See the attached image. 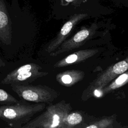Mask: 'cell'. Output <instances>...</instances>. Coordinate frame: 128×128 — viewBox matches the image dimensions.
<instances>
[{
    "label": "cell",
    "instance_id": "obj_3",
    "mask_svg": "<svg viewBox=\"0 0 128 128\" xmlns=\"http://www.w3.org/2000/svg\"><path fill=\"white\" fill-rule=\"evenodd\" d=\"M54 10L58 13L70 16L76 14L92 13L107 11L110 10L102 4V0H56Z\"/></svg>",
    "mask_w": 128,
    "mask_h": 128
},
{
    "label": "cell",
    "instance_id": "obj_9",
    "mask_svg": "<svg viewBox=\"0 0 128 128\" xmlns=\"http://www.w3.org/2000/svg\"><path fill=\"white\" fill-rule=\"evenodd\" d=\"M98 51V50L96 49H88L76 52L56 62L54 67L60 68L70 64H76L93 56Z\"/></svg>",
    "mask_w": 128,
    "mask_h": 128
},
{
    "label": "cell",
    "instance_id": "obj_2",
    "mask_svg": "<svg viewBox=\"0 0 128 128\" xmlns=\"http://www.w3.org/2000/svg\"><path fill=\"white\" fill-rule=\"evenodd\" d=\"M71 110L70 104L60 102L52 104L35 118L24 124L22 128H64V121Z\"/></svg>",
    "mask_w": 128,
    "mask_h": 128
},
{
    "label": "cell",
    "instance_id": "obj_1",
    "mask_svg": "<svg viewBox=\"0 0 128 128\" xmlns=\"http://www.w3.org/2000/svg\"><path fill=\"white\" fill-rule=\"evenodd\" d=\"M46 103L30 104L25 100L0 106V119L14 128L22 126L36 114L43 110Z\"/></svg>",
    "mask_w": 128,
    "mask_h": 128
},
{
    "label": "cell",
    "instance_id": "obj_18",
    "mask_svg": "<svg viewBox=\"0 0 128 128\" xmlns=\"http://www.w3.org/2000/svg\"><path fill=\"white\" fill-rule=\"evenodd\" d=\"M5 63L0 58V67H2V66H5Z\"/></svg>",
    "mask_w": 128,
    "mask_h": 128
},
{
    "label": "cell",
    "instance_id": "obj_20",
    "mask_svg": "<svg viewBox=\"0 0 128 128\" xmlns=\"http://www.w3.org/2000/svg\"><path fill=\"white\" fill-rule=\"evenodd\" d=\"M50 1V2H54L56 0H49Z\"/></svg>",
    "mask_w": 128,
    "mask_h": 128
},
{
    "label": "cell",
    "instance_id": "obj_6",
    "mask_svg": "<svg viewBox=\"0 0 128 128\" xmlns=\"http://www.w3.org/2000/svg\"><path fill=\"white\" fill-rule=\"evenodd\" d=\"M98 26L96 23H93L90 28H83L78 32L70 39L62 42L57 48L56 50L50 53V56H55L62 52H68L74 48L80 47L88 39L90 34H93Z\"/></svg>",
    "mask_w": 128,
    "mask_h": 128
},
{
    "label": "cell",
    "instance_id": "obj_4",
    "mask_svg": "<svg viewBox=\"0 0 128 128\" xmlns=\"http://www.w3.org/2000/svg\"><path fill=\"white\" fill-rule=\"evenodd\" d=\"M12 90L25 101L34 103H48L57 97V92L46 86L41 84H11Z\"/></svg>",
    "mask_w": 128,
    "mask_h": 128
},
{
    "label": "cell",
    "instance_id": "obj_17",
    "mask_svg": "<svg viewBox=\"0 0 128 128\" xmlns=\"http://www.w3.org/2000/svg\"><path fill=\"white\" fill-rule=\"evenodd\" d=\"M94 94L96 97H100L102 96L104 94L102 92V89L95 88L94 91Z\"/></svg>",
    "mask_w": 128,
    "mask_h": 128
},
{
    "label": "cell",
    "instance_id": "obj_5",
    "mask_svg": "<svg viewBox=\"0 0 128 128\" xmlns=\"http://www.w3.org/2000/svg\"><path fill=\"white\" fill-rule=\"evenodd\" d=\"M36 64H24L8 73L1 81L2 84H28L37 78L46 76L48 72L42 71Z\"/></svg>",
    "mask_w": 128,
    "mask_h": 128
},
{
    "label": "cell",
    "instance_id": "obj_19",
    "mask_svg": "<svg viewBox=\"0 0 128 128\" xmlns=\"http://www.w3.org/2000/svg\"><path fill=\"white\" fill-rule=\"evenodd\" d=\"M123 1L124 2V6L128 7V0H123Z\"/></svg>",
    "mask_w": 128,
    "mask_h": 128
},
{
    "label": "cell",
    "instance_id": "obj_12",
    "mask_svg": "<svg viewBox=\"0 0 128 128\" xmlns=\"http://www.w3.org/2000/svg\"><path fill=\"white\" fill-rule=\"evenodd\" d=\"M128 82V72H126L118 76L109 85L102 89L104 94L118 88Z\"/></svg>",
    "mask_w": 128,
    "mask_h": 128
},
{
    "label": "cell",
    "instance_id": "obj_14",
    "mask_svg": "<svg viewBox=\"0 0 128 128\" xmlns=\"http://www.w3.org/2000/svg\"><path fill=\"white\" fill-rule=\"evenodd\" d=\"M20 101L6 90L0 88V104H10L17 103Z\"/></svg>",
    "mask_w": 128,
    "mask_h": 128
},
{
    "label": "cell",
    "instance_id": "obj_13",
    "mask_svg": "<svg viewBox=\"0 0 128 128\" xmlns=\"http://www.w3.org/2000/svg\"><path fill=\"white\" fill-rule=\"evenodd\" d=\"M82 120V117L79 113L74 112L68 114L64 121V128H72L79 124Z\"/></svg>",
    "mask_w": 128,
    "mask_h": 128
},
{
    "label": "cell",
    "instance_id": "obj_8",
    "mask_svg": "<svg viewBox=\"0 0 128 128\" xmlns=\"http://www.w3.org/2000/svg\"><path fill=\"white\" fill-rule=\"evenodd\" d=\"M89 16V14L85 13L76 14L70 16L56 38L48 44L46 51L48 53H50L55 50L66 38L74 26L82 20Z\"/></svg>",
    "mask_w": 128,
    "mask_h": 128
},
{
    "label": "cell",
    "instance_id": "obj_15",
    "mask_svg": "<svg viewBox=\"0 0 128 128\" xmlns=\"http://www.w3.org/2000/svg\"><path fill=\"white\" fill-rule=\"evenodd\" d=\"M112 120L110 118H105L93 124L96 128H106L112 127Z\"/></svg>",
    "mask_w": 128,
    "mask_h": 128
},
{
    "label": "cell",
    "instance_id": "obj_16",
    "mask_svg": "<svg viewBox=\"0 0 128 128\" xmlns=\"http://www.w3.org/2000/svg\"><path fill=\"white\" fill-rule=\"evenodd\" d=\"M112 2L116 6H124V2L123 0H108Z\"/></svg>",
    "mask_w": 128,
    "mask_h": 128
},
{
    "label": "cell",
    "instance_id": "obj_10",
    "mask_svg": "<svg viewBox=\"0 0 128 128\" xmlns=\"http://www.w3.org/2000/svg\"><path fill=\"white\" fill-rule=\"evenodd\" d=\"M0 40L6 44H11V26L6 10L2 4H0Z\"/></svg>",
    "mask_w": 128,
    "mask_h": 128
},
{
    "label": "cell",
    "instance_id": "obj_7",
    "mask_svg": "<svg viewBox=\"0 0 128 128\" xmlns=\"http://www.w3.org/2000/svg\"><path fill=\"white\" fill-rule=\"evenodd\" d=\"M127 70H128V56L110 66L102 73L90 85V90L95 88H103L110 82Z\"/></svg>",
    "mask_w": 128,
    "mask_h": 128
},
{
    "label": "cell",
    "instance_id": "obj_11",
    "mask_svg": "<svg viewBox=\"0 0 128 128\" xmlns=\"http://www.w3.org/2000/svg\"><path fill=\"white\" fill-rule=\"evenodd\" d=\"M84 76V72L81 70H67L58 74L56 80L60 84L71 86L82 80Z\"/></svg>",
    "mask_w": 128,
    "mask_h": 128
}]
</instances>
